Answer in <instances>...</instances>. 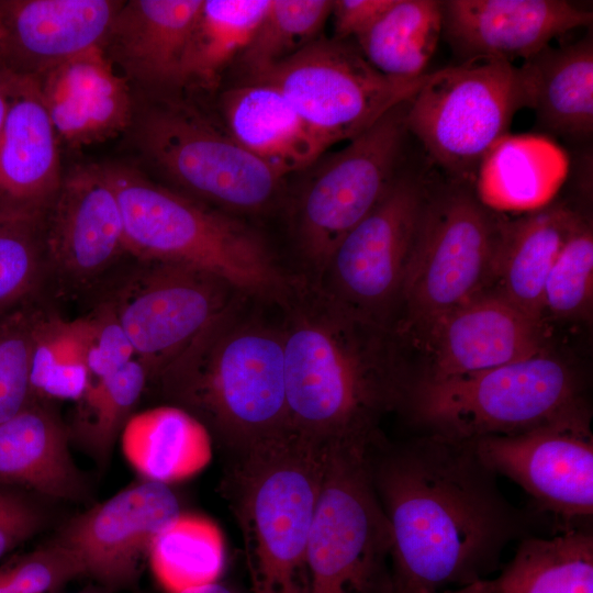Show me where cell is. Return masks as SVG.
Instances as JSON below:
<instances>
[{
	"label": "cell",
	"mask_w": 593,
	"mask_h": 593,
	"mask_svg": "<svg viewBox=\"0 0 593 593\" xmlns=\"http://www.w3.org/2000/svg\"><path fill=\"white\" fill-rule=\"evenodd\" d=\"M391 536V593H437L488 579L505 548L532 535L473 441L426 433L369 451Z\"/></svg>",
	"instance_id": "1"
},
{
	"label": "cell",
	"mask_w": 593,
	"mask_h": 593,
	"mask_svg": "<svg viewBox=\"0 0 593 593\" xmlns=\"http://www.w3.org/2000/svg\"><path fill=\"white\" fill-rule=\"evenodd\" d=\"M277 305L289 433L323 448L377 444L381 418L402 405L410 381L394 332L356 316L299 272Z\"/></svg>",
	"instance_id": "2"
},
{
	"label": "cell",
	"mask_w": 593,
	"mask_h": 593,
	"mask_svg": "<svg viewBox=\"0 0 593 593\" xmlns=\"http://www.w3.org/2000/svg\"><path fill=\"white\" fill-rule=\"evenodd\" d=\"M243 296L206 325L155 380L238 454L289 433L283 338Z\"/></svg>",
	"instance_id": "3"
},
{
	"label": "cell",
	"mask_w": 593,
	"mask_h": 593,
	"mask_svg": "<svg viewBox=\"0 0 593 593\" xmlns=\"http://www.w3.org/2000/svg\"><path fill=\"white\" fill-rule=\"evenodd\" d=\"M104 170L121 208L132 257L194 266L250 299L281 301L293 273L249 226L133 169L104 166Z\"/></svg>",
	"instance_id": "4"
},
{
	"label": "cell",
	"mask_w": 593,
	"mask_h": 593,
	"mask_svg": "<svg viewBox=\"0 0 593 593\" xmlns=\"http://www.w3.org/2000/svg\"><path fill=\"white\" fill-rule=\"evenodd\" d=\"M326 451L288 433L238 455L227 491L251 593H310L306 549Z\"/></svg>",
	"instance_id": "5"
},
{
	"label": "cell",
	"mask_w": 593,
	"mask_h": 593,
	"mask_svg": "<svg viewBox=\"0 0 593 593\" xmlns=\"http://www.w3.org/2000/svg\"><path fill=\"white\" fill-rule=\"evenodd\" d=\"M402 405L426 433L462 441L590 415L579 373L546 350L479 372L410 379Z\"/></svg>",
	"instance_id": "6"
},
{
	"label": "cell",
	"mask_w": 593,
	"mask_h": 593,
	"mask_svg": "<svg viewBox=\"0 0 593 593\" xmlns=\"http://www.w3.org/2000/svg\"><path fill=\"white\" fill-rule=\"evenodd\" d=\"M529 105L521 66L469 59L428 74L407 101L405 126L454 182L471 186L485 154Z\"/></svg>",
	"instance_id": "7"
},
{
	"label": "cell",
	"mask_w": 593,
	"mask_h": 593,
	"mask_svg": "<svg viewBox=\"0 0 593 593\" xmlns=\"http://www.w3.org/2000/svg\"><path fill=\"white\" fill-rule=\"evenodd\" d=\"M501 221L469 184L452 181L427 193L394 334L425 336L437 321L488 289Z\"/></svg>",
	"instance_id": "8"
},
{
	"label": "cell",
	"mask_w": 593,
	"mask_h": 593,
	"mask_svg": "<svg viewBox=\"0 0 593 593\" xmlns=\"http://www.w3.org/2000/svg\"><path fill=\"white\" fill-rule=\"evenodd\" d=\"M371 447H327L306 549L310 593H391V536Z\"/></svg>",
	"instance_id": "9"
},
{
	"label": "cell",
	"mask_w": 593,
	"mask_h": 593,
	"mask_svg": "<svg viewBox=\"0 0 593 593\" xmlns=\"http://www.w3.org/2000/svg\"><path fill=\"white\" fill-rule=\"evenodd\" d=\"M135 127L143 155L201 203L233 216L256 214L281 194L282 176L184 105H150Z\"/></svg>",
	"instance_id": "10"
},
{
	"label": "cell",
	"mask_w": 593,
	"mask_h": 593,
	"mask_svg": "<svg viewBox=\"0 0 593 593\" xmlns=\"http://www.w3.org/2000/svg\"><path fill=\"white\" fill-rule=\"evenodd\" d=\"M407 101L325 158L299 189L291 213L302 266L299 273L317 280L338 244L378 205L395 180L407 133Z\"/></svg>",
	"instance_id": "11"
},
{
	"label": "cell",
	"mask_w": 593,
	"mask_h": 593,
	"mask_svg": "<svg viewBox=\"0 0 593 593\" xmlns=\"http://www.w3.org/2000/svg\"><path fill=\"white\" fill-rule=\"evenodd\" d=\"M243 296L201 268L133 258L97 301L112 305L136 359L155 381L206 325Z\"/></svg>",
	"instance_id": "12"
},
{
	"label": "cell",
	"mask_w": 593,
	"mask_h": 593,
	"mask_svg": "<svg viewBox=\"0 0 593 593\" xmlns=\"http://www.w3.org/2000/svg\"><path fill=\"white\" fill-rule=\"evenodd\" d=\"M428 74L388 77L348 41L315 40L289 59L249 80L280 90L327 147L351 141L394 107L411 99Z\"/></svg>",
	"instance_id": "13"
},
{
	"label": "cell",
	"mask_w": 593,
	"mask_h": 593,
	"mask_svg": "<svg viewBox=\"0 0 593 593\" xmlns=\"http://www.w3.org/2000/svg\"><path fill=\"white\" fill-rule=\"evenodd\" d=\"M426 198L416 179L395 178L378 205L338 244L315 281L356 316L393 331Z\"/></svg>",
	"instance_id": "14"
},
{
	"label": "cell",
	"mask_w": 593,
	"mask_h": 593,
	"mask_svg": "<svg viewBox=\"0 0 593 593\" xmlns=\"http://www.w3.org/2000/svg\"><path fill=\"white\" fill-rule=\"evenodd\" d=\"M42 223L51 298L96 301L134 258L103 166L77 167L63 177Z\"/></svg>",
	"instance_id": "15"
},
{
	"label": "cell",
	"mask_w": 593,
	"mask_h": 593,
	"mask_svg": "<svg viewBox=\"0 0 593 593\" xmlns=\"http://www.w3.org/2000/svg\"><path fill=\"white\" fill-rule=\"evenodd\" d=\"M496 475L518 484L535 508L562 528L590 526L593 515V437L590 415L562 419L524 433L473 441Z\"/></svg>",
	"instance_id": "16"
},
{
	"label": "cell",
	"mask_w": 593,
	"mask_h": 593,
	"mask_svg": "<svg viewBox=\"0 0 593 593\" xmlns=\"http://www.w3.org/2000/svg\"><path fill=\"white\" fill-rule=\"evenodd\" d=\"M169 485L145 480L72 517L55 540L98 585L126 591L138 581L152 544L181 514Z\"/></svg>",
	"instance_id": "17"
},
{
	"label": "cell",
	"mask_w": 593,
	"mask_h": 593,
	"mask_svg": "<svg viewBox=\"0 0 593 593\" xmlns=\"http://www.w3.org/2000/svg\"><path fill=\"white\" fill-rule=\"evenodd\" d=\"M432 355L424 374L443 379L493 369L545 350V322L484 291L456 307L425 335Z\"/></svg>",
	"instance_id": "18"
},
{
	"label": "cell",
	"mask_w": 593,
	"mask_h": 593,
	"mask_svg": "<svg viewBox=\"0 0 593 593\" xmlns=\"http://www.w3.org/2000/svg\"><path fill=\"white\" fill-rule=\"evenodd\" d=\"M443 35L461 61L527 59L593 14L566 0H446Z\"/></svg>",
	"instance_id": "19"
},
{
	"label": "cell",
	"mask_w": 593,
	"mask_h": 593,
	"mask_svg": "<svg viewBox=\"0 0 593 593\" xmlns=\"http://www.w3.org/2000/svg\"><path fill=\"white\" fill-rule=\"evenodd\" d=\"M122 1H0V72L37 78L54 66L103 46Z\"/></svg>",
	"instance_id": "20"
},
{
	"label": "cell",
	"mask_w": 593,
	"mask_h": 593,
	"mask_svg": "<svg viewBox=\"0 0 593 593\" xmlns=\"http://www.w3.org/2000/svg\"><path fill=\"white\" fill-rule=\"evenodd\" d=\"M9 76L11 97L0 135V214L42 216L63 179L57 134L35 79Z\"/></svg>",
	"instance_id": "21"
},
{
	"label": "cell",
	"mask_w": 593,
	"mask_h": 593,
	"mask_svg": "<svg viewBox=\"0 0 593 593\" xmlns=\"http://www.w3.org/2000/svg\"><path fill=\"white\" fill-rule=\"evenodd\" d=\"M37 88L56 134L72 146L102 142L131 124L128 85L96 46L40 77Z\"/></svg>",
	"instance_id": "22"
},
{
	"label": "cell",
	"mask_w": 593,
	"mask_h": 593,
	"mask_svg": "<svg viewBox=\"0 0 593 593\" xmlns=\"http://www.w3.org/2000/svg\"><path fill=\"white\" fill-rule=\"evenodd\" d=\"M203 0H131L116 11L103 49L143 87L179 86L182 56Z\"/></svg>",
	"instance_id": "23"
},
{
	"label": "cell",
	"mask_w": 593,
	"mask_h": 593,
	"mask_svg": "<svg viewBox=\"0 0 593 593\" xmlns=\"http://www.w3.org/2000/svg\"><path fill=\"white\" fill-rule=\"evenodd\" d=\"M580 217L563 204L550 203L516 220H502L485 291L545 322L546 280Z\"/></svg>",
	"instance_id": "24"
},
{
	"label": "cell",
	"mask_w": 593,
	"mask_h": 593,
	"mask_svg": "<svg viewBox=\"0 0 593 593\" xmlns=\"http://www.w3.org/2000/svg\"><path fill=\"white\" fill-rule=\"evenodd\" d=\"M227 133L277 174L313 165L328 148L276 87L249 80L222 99Z\"/></svg>",
	"instance_id": "25"
},
{
	"label": "cell",
	"mask_w": 593,
	"mask_h": 593,
	"mask_svg": "<svg viewBox=\"0 0 593 593\" xmlns=\"http://www.w3.org/2000/svg\"><path fill=\"white\" fill-rule=\"evenodd\" d=\"M69 434L42 400L0 422V484L76 501L85 483L68 446Z\"/></svg>",
	"instance_id": "26"
},
{
	"label": "cell",
	"mask_w": 593,
	"mask_h": 593,
	"mask_svg": "<svg viewBox=\"0 0 593 593\" xmlns=\"http://www.w3.org/2000/svg\"><path fill=\"white\" fill-rule=\"evenodd\" d=\"M568 171L566 152L550 138L507 133L481 160L473 191L493 212L529 213L552 203Z\"/></svg>",
	"instance_id": "27"
},
{
	"label": "cell",
	"mask_w": 593,
	"mask_h": 593,
	"mask_svg": "<svg viewBox=\"0 0 593 593\" xmlns=\"http://www.w3.org/2000/svg\"><path fill=\"white\" fill-rule=\"evenodd\" d=\"M529 109L547 133L582 141L593 132V41L586 34L562 46L548 45L521 65Z\"/></svg>",
	"instance_id": "28"
},
{
	"label": "cell",
	"mask_w": 593,
	"mask_h": 593,
	"mask_svg": "<svg viewBox=\"0 0 593 593\" xmlns=\"http://www.w3.org/2000/svg\"><path fill=\"white\" fill-rule=\"evenodd\" d=\"M123 454L145 478L169 485L202 471L212 458L206 426L178 405L133 414L121 433Z\"/></svg>",
	"instance_id": "29"
},
{
	"label": "cell",
	"mask_w": 593,
	"mask_h": 593,
	"mask_svg": "<svg viewBox=\"0 0 593 593\" xmlns=\"http://www.w3.org/2000/svg\"><path fill=\"white\" fill-rule=\"evenodd\" d=\"M511 561L491 579V593H593V532L572 527L519 540Z\"/></svg>",
	"instance_id": "30"
},
{
	"label": "cell",
	"mask_w": 593,
	"mask_h": 593,
	"mask_svg": "<svg viewBox=\"0 0 593 593\" xmlns=\"http://www.w3.org/2000/svg\"><path fill=\"white\" fill-rule=\"evenodd\" d=\"M441 34V1L394 0L356 45L381 74L415 79L426 74Z\"/></svg>",
	"instance_id": "31"
},
{
	"label": "cell",
	"mask_w": 593,
	"mask_h": 593,
	"mask_svg": "<svg viewBox=\"0 0 593 593\" xmlns=\"http://www.w3.org/2000/svg\"><path fill=\"white\" fill-rule=\"evenodd\" d=\"M270 0H203L182 56L179 86H214L243 53Z\"/></svg>",
	"instance_id": "32"
},
{
	"label": "cell",
	"mask_w": 593,
	"mask_h": 593,
	"mask_svg": "<svg viewBox=\"0 0 593 593\" xmlns=\"http://www.w3.org/2000/svg\"><path fill=\"white\" fill-rule=\"evenodd\" d=\"M147 561L167 593L217 582L225 568L223 534L210 518L181 513L155 538Z\"/></svg>",
	"instance_id": "33"
},
{
	"label": "cell",
	"mask_w": 593,
	"mask_h": 593,
	"mask_svg": "<svg viewBox=\"0 0 593 593\" xmlns=\"http://www.w3.org/2000/svg\"><path fill=\"white\" fill-rule=\"evenodd\" d=\"M85 316L63 318L52 307L37 324L31 367L34 400L78 401L91 379Z\"/></svg>",
	"instance_id": "34"
},
{
	"label": "cell",
	"mask_w": 593,
	"mask_h": 593,
	"mask_svg": "<svg viewBox=\"0 0 593 593\" xmlns=\"http://www.w3.org/2000/svg\"><path fill=\"white\" fill-rule=\"evenodd\" d=\"M148 382L147 371L137 359L91 381L77 401L69 437H75L97 461L107 460Z\"/></svg>",
	"instance_id": "35"
},
{
	"label": "cell",
	"mask_w": 593,
	"mask_h": 593,
	"mask_svg": "<svg viewBox=\"0 0 593 593\" xmlns=\"http://www.w3.org/2000/svg\"><path fill=\"white\" fill-rule=\"evenodd\" d=\"M331 9V0H270L238 57L249 78L281 64L315 41Z\"/></svg>",
	"instance_id": "36"
},
{
	"label": "cell",
	"mask_w": 593,
	"mask_h": 593,
	"mask_svg": "<svg viewBox=\"0 0 593 593\" xmlns=\"http://www.w3.org/2000/svg\"><path fill=\"white\" fill-rule=\"evenodd\" d=\"M42 216L0 214V315L52 299Z\"/></svg>",
	"instance_id": "37"
},
{
	"label": "cell",
	"mask_w": 593,
	"mask_h": 593,
	"mask_svg": "<svg viewBox=\"0 0 593 593\" xmlns=\"http://www.w3.org/2000/svg\"><path fill=\"white\" fill-rule=\"evenodd\" d=\"M51 307L49 299H42L0 315V422L34 400L31 367L35 331Z\"/></svg>",
	"instance_id": "38"
},
{
	"label": "cell",
	"mask_w": 593,
	"mask_h": 593,
	"mask_svg": "<svg viewBox=\"0 0 593 593\" xmlns=\"http://www.w3.org/2000/svg\"><path fill=\"white\" fill-rule=\"evenodd\" d=\"M593 299V232L580 217L546 280L545 313L560 318L586 317Z\"/></svg>",
	"instance_id": "39"
},
{
	"label": "cell",
	"mask_w": 593,
	"mask_h": 593,
	"mask_svg": "<svg viewBox=\"0 0 593 593\" xmlns=\"http://www.w3.org/2000/svg\"><path fill=\"white\" fill-rule=\"evenodd\" d=\"M80 577L79 561L53 539L0 563V593H57Z\"/></svg>",
	"instance_id": "40"
},
{
	"label": "cell",
	"mask_w": 593,
	"mask_h": 593,
	"mask_svg": "<svg viewBox=\"0 0 593 593\" xmlns=\"http://www.w3.org/2000/svg\"><path fill=\"white\" fill-rule=\"evenodd\" d=\"M85 316L88 369L91 381L110 376L136 359L134 348L112 305L103 299Z\"/></svg>",
	"instance_id": "41"
},
{
	"label": "cell",
	"mask_w": 593,
	"mask_h": 593,
	"mask_svg": "<svg viewBox=\"0 0 593 593\" xmlns=\"http://www.w3.org/2000/svg\"><path fill=\"white\" fill-rule=\"evenodd\" d=\"M45 524L40 507L20 493L0 490V560Z\"/></svg>",
	"instance_id": "42"
},
{
	"label": "cell",
	"mask_w": 593,
	"mask_h": 593,
	"mask_svg": "<svg viewBox=\"0 0 593 593\" xmlns=\"http://www.w3.org/2000/svg\"><path fill=\"white\" fill-rule=\"evenodd\" d=\"M394 0H333L334 38L355 40L367 32Z\"/></svg>",
	"instance_id": "43"
},
{
	"label": "cell",
	"mask_w": 593,
	"mask_h": 593,
	"mask_svg": "<svg viewBox=\"0 0 593 593\" xmlns=\"http://www.w3.org/2000/svg\"><path fill=\"white\" fill-rule=\"evenodd\" d=\"M11 97V79L10 76L0 72V135L5 121Z\"/></svg>",
	"instance_id": "44"
},
{
	"label": "cell",
	"mask_w": 593,
	"mask_h": 593,
	"mask_svg": "<svg viewBox=\"0 0 593 593\" xmlns=\"http://www.w3.org/2000/svg\"><path fill=\"white\" fill-rule=\"evenodd\" d=\"M437 593H491V579L481 580L461 588L448 589Z\"/></svg>",
	"instance_id": "45"
},
{
	"label": "cell",
	"mask_w": 593,
	"mask_h": 593,
	"mask_svg": "<svg viewBox=\"0 0 593 593\" xmlns=\"http://www.w3.org/2000/svg\"><path fill=\"white\" fill-rule=\"evenodd\" d=\"M180 593H237L231 586L217 581L203 586L190 589Z\"/></svg>",
	"instance_id": "46"
},
{
	"label": "cell",
	"mask_w": 593,
	"mask_h": 593,
	"mask_svg": "<svg viewBox=\"0 0 593 593\" xmlns=\"http://www.w3.org/2000/svg\"><path fill=\"white\" fill-rule=\"evenodd\" d=\"M77 593H128V592H126V591H114V590L103 588L101 585H97L94 588H88V589L79 591Z\"/></svg>",
	"instance_id": "47"
}]
</instances>
